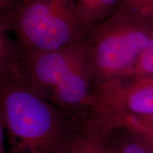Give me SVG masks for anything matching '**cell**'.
I'll use <instances>...</instances> for the list:
<instances>
[{"label": "cell", "instance_id": "5b68a950", "mask_svg": "<svg viewBox=\"0 0 153 153\" xmlns=\"http://www.w3.org/2000/svg\"><path fill=\"white\" fill-rule=\"evenodd\" d=\"M83 41L70 46L22 56L20 76L33 90L48 99L49 93L85 53Z\"/></svg>", "mask_w": 153, "mask_h": 153}, {"label": "cell", "instance_id": "9c48e42d", "mask_svg": "<svg viewBox=\"0 0 153 153\" xmlns=\"http://www.w3.org/2000/svg\"><path fill=\"white\" fill-rule=\"evenodd\" d=\"M68 153H106L101 132L91 126L78 128Z\"/></svg>", "mask_w": 153, "mask_h": 153}, {"label": "cell", "instance_id": "2e32d148", "mask_svg": "<svg viewBox=\"0 0 153 153\" xmlns=\"http://www.w3.org/2000/svg\"><path fill=\"white\" fill-rule=\"evenodd\" d=\"M16 1H19V3H20V2H22V1H25V0H16Z\"/></svg>", "mask_w": 153, "mask_h": 153}, {"label": "cell", "instance_id": "8992f818", "mask_svg": "<svg viewBox=\"0 0 153 153\" xmlns=\"http://www.w3.org/2000/svg\"><path fill=\"white\" fill-rule=\"evenodd\" d=\"M102 139L106 153H153L140 135L126 128L107 130L102 133Z\"/></svg>", "mask_w": 153, "mask_h": 153}, {"label": "cell", "instance_id": "ba28073f", "mask_svg": "<svg viewBox=\"0 0 153 153\" xmlns=\"http://www.w3.org/2000/svg\"><path fill=\"white\" fill-rule=\"evenodd\" d=\"M84 22L90 28L116 11L119 0H75Z\"/></svg>", "mask_w": 153, "mask_h": 153}, {"label": "cell", "instance_id": "30bf717a", "mask_svg": "<svg viewBox=\"0 0 153 153\" xmlns=\"http://www.w3.org/2000/svg\"><path fill=\"white\" fill-rule=\"evenodd\" d=\"M22 57L18 41H13L8 33L0 36V76L18 73Z\"/></svg>", "mask_w": 153, "mask_h": 153}, {"label": "cell", "instance_id": "7a4b0ae2", "mask_svg": "<svg viewBox=\"0 0 153 153\" xmlns=\"http://www.w3.org/2000/svg\"><path fill=\"white\" fill-rule=\"evenodd\" d=\"M152 29L150 25L116 10L88 30L83 42L93 89L131 71Z\"/></svg>", "mask_w": 153, "mask_h": 153}, {"label": "cell", "instance_id": "7c38bea8", "mask_svg": "<svg viewBox=\"0 0 153 153\" xmlns=\"http://www.w3.org/2000/svg\"><path fill=\"white\" fill-rule=\"evenodd\" d=\"M126 75H153V29L146 46L140 55L131 71Z\"/></svg>", "mask_w": 153, "mask_h": 153}, {"label": "cell", "instance_id": "4fadbf2b", "mask_svg": "<svg viewBox=\"0 0 153 153\" xmlns=\"http://www.w3.org/2000/svg\"><path fill=\"white\" fill-rule=\"evenodd\" d=\"M16 7L12 9L0 11V36L14 30Z\"/></svg>", "mask_w": 153, "mask_h": 153}, {"label": "cell", "instance_id": "3957f363", "mask_svg": "<svg viewBox=\"0 0 153 153\" xmlns=\"http://www.w3.org/2000/svg\"><path fill=\"white\" fill-rule=\"evenodd\" d=\"M88 30L75 0H25L16 7L13 31L22 56L77 43Z\"/></svg>", "mask_w": 153, "mask_h": 153}, {"label": "cell", "instance_id": "6da1fadb", "mask_svg": "<svg viewBox=\"0 0 153 153\" xmlns=\"http://www.w3.org/2000/svg\"><path fill=\"white\" fill-rule=\"evenodd\" d=\"M0 123L9 153H68L78 127L18 74L0 76Z\"/></svg>", "mask_w": 153, "mask_h": 153}, {"label": "cell", "instance_id": "8fae6325", "mask_svg": "<svg viewBox=\"0 0 153 153\" xmlns=\"http://www.w3.org/2000/svg\"><path fill=\"white\" fill-rule=\"evenodd\" d=\"M116 10L153 26V0H119Z\"/></svg>", "mask_w": 153, "mask_h": 153}, {"label": "cell", "instance_id": "277c9868", "mask_svg": "<svg viewBox=\"0 0 153 153\" xmlns=\"http://www.w3.org/2000/svg\"><path fill=\"white\" fill-rule=\"evenodd\" d=\"M101 106L134 116L153 115V75H123L103 82L93 89Z\"/></svg>", "mask_w": 153, "mask_h": 153}, {"label": "cell", "instance_id": "5bb4252c", "mask_svg": "<svg viewBox=\"0 0 153 153\" xmlns=\"http://www.w3.org/2000/svg\"><path fill=\"white\" fill-rule=\"evenodd\" d=\"M16 0H0V11L12 9L17 5Z\"/></svg>", "mask_w": 153, "mask_h": 153}, {"label": "cell", "instance_id": "52a82bcc", "mask_svg": "<svg viewBox=\"0 0 153 153\" xmlns=\"http://www.w3.org/2000/svg\"><path fill=\"white\" fill-rule=\"evenodd\" d=\"M102 118L109 128H121L132 131L140 135L153 151V127L142 123L135 116L105 108Z\"/></svg>", "mask_w": 153, "mask_h": 153}, {"label": "cell", "instance_id": "9a60e30c", "mask_svg": "<svg viewBox=\"0 0 153 153\" xmlns=\"http://www.w3.org/2000/svg\"><path fill=\"white\" fill-rule=\"evenodd\" d=\"M132 116V115H131ZM142 123L146 124V125L152 126L153 127V115L148 116H135Z\"/></svg>", "mask_w": 153, "mask_h": 153}]
</instances>
